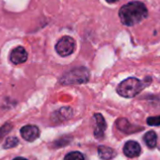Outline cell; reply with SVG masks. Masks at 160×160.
Returning <instances> with one entry per match:
<instances>
[{"label": "cell", "instance_id": "18", "mask_svg": "<svg viewBox=\"0 0 160 160\" xmlns=\"http://www.w3.org/2000/svg\"><path fill=\"white\" fill-rule=\"evenodd\" d=\"M13 160H28V159H27V158H25V157H21V156H19V157H15Z\"/></svg>", "mask_w": 160, "mask_h": 160}, {"label": "cell", "instance_id": "15", "mask_svg": "<svg viewBox=\"0 0 160 160\" xmlns=\"http://www.w3.org/2000/svg\"><path fill=\"white\" fill-rule=\"evenodd\" d=\"M12 129V124L11 122L4 123L1 127H0V141H1L6 135H8Z\"/></svg>", "mask_w": 160, "mask_h": 160}, {"label": "cell", "instance_id": "7", "mask_svg": "<svg viewBox=\"0 0 160 160\" xmlns=\"http://www.w3.org/2000/svg\"><path fill=\"white\" fill-rule=\"evenodd\" d=\"M20 133L22 138L28 142H32L40 137L39 127L33 124H28L23 126L20 130Z\"/></svg>", "mask_w": 160, "mask_h": 160}, {"label": "cell", "instance_id": "11", "mask_svg": "<svg viewBox=\"0 0 160 160\" xmlns=\"http://www.w3.org/2000/svg\"><path fill=\"white\" fill-rule=\"evenodd\" d=\"M98 154H99L101 159H103V160H109V159L114 158L117 155V152H116L115 150H113L110 147L101 145V146L98 147Z\"/></svg>", "mask_w": 160, "mask_h": 160}, {"label": "cell", "instance_id": "17", "mask_svg": "<svg viewBox=\"0 0 160 160\" xmlns=\"http://www.w3.org/2000/svg\"><path fill=\"white\" fill-rule=\"evenodd\" d=\"M146 122L148 123V125H151V126H160V116L149 117L147 118Z\"/></svg>", "mask_w": 160, "mask_h": 160}, {"label": "cell", "instance_id": "19", "mask_svg": "<svg viewBox=\"0 0 160 160\" xmlns=\"http://www.w3.org/2000/svg\"><path fill=\"white\" fill-rule=\"evenodd\" d=\"M106 1H107L108 3H109V4H112V3H115V2H117L118 0H106Z\"/></svg>", "mask_w": 160, "mask_h": 160}, {"label": "cell", "instance_id": "6", "mask_svg": "<svg viewBox=\"0 0 160 160\" xmlns=\"http://www.w3.org/2000/svg\"><path fill=\"white\" fill-rule=\"evenodd\" d=\"M28 51L22 45L13 48L10 54V61L14 65L23 64L28 60Z\"/></svg>", "mask_w": 160, "mask_h": 160}, {"label": "cell", "instance_id": "13", "mask_svg": "<svg viewBox=\"0 0 160 160\" xmlns=\"http://www.w3.org/2000/svg\"><path fill=\"white\" fill-rule=\"evenodd\" d=\"M64 160H85V157L80 152H71L65 155Z\"/></svg>", "mask_w": 160, "mask_h": 160}, {"label": "cell", "instance_id": "5", "mask_svg": "<svg viewBox=\"0 0 160 160\" xmlns=\"http://www.w3.org/2000/svg\"><path fill=\"white\" fill-rule=\"evenodd\" d=\"M73 115V110L70 107H62L51 114V121L54 123H60L70 120Z\"/></svg>", "mask_w": 160, "mask_h": 160}, {"label": "cell", "instance_id": "16", "mask_svg": "<svg viewBox=\"0 0 160 160\" xmlns=\"http://www.w3.org/2000/svg\"><path fill=\"white\" fill-rule=\"evenodd\" d=\"M71 139H72V138H71V137H68V136H66V137H62V138H58V140H56V141H55V143H54V145H55L56 147L64 146V145H67L68 143H70V142H71Z\"/></svg>", "mask_w": 160, "mask_h": 160}, {"label": "cell", "instance_id": "2", "mask_svg": "<svg viewBox=\"0 0 160 160\" xmlns=\"http://www.w3.org/2000/svg\"><path fill=\"white\" fill-rule=\"evenodd\" d=\"M151 81V77H146L143 81L136 77H128L118 85L116 91L117 93L123 98H133L149 86Z\"/></svg>", "mask_w": 160, "mask_h": 160}, {"label": "cell", "instance_id": "10", "mask_svg": "<svg viewBox=\"0 0 160 160\" xmlns=\"http://www.w3.org/2000/svg\"><path fill=\"white\" fill-rule=\"evenodd\" d=\"M116 126L117 128L122 131V132H124L126 134H131V133H134V132H137V131H139V130H143L142 127H138L136 125H133L131 124L126 119L124 118H120L116 121Z\"/></svg>", "mask_w": 160, "mask_h": 160}, {"label": "cell", "instance_id": "4", "mask_svg": "<svg viewBox=\"0 0 160 160\" xmlns=\"http://www.w3.org/2000/svg\"><path fill=\"white\" fill-rule=\"evenodd\" d=\"M76 43L72 37L71 36H63L61 37L55 45L56 52L62 58H66L71 56L75 51Z\"/></svg>", "mask_w": 160, "mask_h": 160}, {"label": "cell", "instance_id": "12", "mask_svg": "<svg viewBox=\"0 0 160 160\" xmlns=\"http://www.w3.org/2000/svg\"><path fill=\"white\" fill-rule=\"evenodd\" d=\"M143 139H144L145 144L149 148L152 149V148H154L156 146V143H157V135H156V133L154 131H149V132H147L144 135Z\"/></svg>", "mask_w": 160, "mask_h": 160}, {"label": "cell", "instance_id": "14", "mask_svg": "<svg viewBox=\"0 0 160 160\" xmlns=\"http://www.w3.org/2000/svg\"><path fill=\"white\" fill-rule=\"evenodd\" d=\"M19 144V139L16 137H9L3 144L4 149H11Z\"/></svg>", "mask_w": 160, "mask_h": 160}, {"label": "cell", "instance_id": "8", "mask_svg": "<svg viewBox=\"0 0 160 160\" xmlns=\"http://www.w3.org/2000/svg\"><path fill=\"white\" fill-rule=\"evenodd\" d=\"M93 119L95 122L94 127V137L97 139H102L105 137V131L107 129V122L104 116L101 113H95L93 115Z\"/></svg>", "mask_w": 160, "mask_h": 160}, {"label": "cell", "instance_id": "9", "mask_svg": "<svg viewBox=\"0 0 160 160\" xmlns=\"http://www.w3.org/2000/svg\"><path fill=\"white\" fill-rule=\"evenodd\" d=\"M141 152V147L138 142L135 140H128L123 146V153L130 158L137 157Z\"/></svg>", "mask_w": 160, "mask_h": 160}, {"label": "cell", "instance_id": "3", "mask_svg": "<svg viewBox=\"0 0 160 160\" xmlns=\"http://www.w3.org/2000/svg\"><path fill=\"white\" fill-rule=\"evenodd\" d=\"M91 79V72L87 67L79 66L65 72L58 82L62 86H75L87 84Z\"/></svg>", "mask_w": 160, "mask_h": 160}, {"label": "cell", "instance_id": "1", "mask_svg": "<svg viewBox=\"0 0 160 160\" xmlns=\"http://www.w3.org/2000/svg\"><path fill=\"white\" fill-rule=\"evenodd\" d=\"M119 17L122 25L133 27L148 17V10L144 3L140 1H131L120 9Z\"/></svg>", "mask_w": 160, "mask_h": 160}]
</instances>
